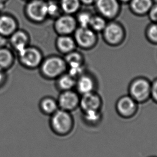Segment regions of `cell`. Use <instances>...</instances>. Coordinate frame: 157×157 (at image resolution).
I'll return each mask as SVG.
<instances>
[{"label": "cell", "mask_w": 157, "mask_h": 157, "mask_svg": "<svg viewBox=\"0 0 157 157\" xmlns=\"http://www.w3.org/2000/svg\"><path fill=\"white\" fill-rule=\"evenodd\" d=\"M74 118L71 113L59 109L51 116L50 126L55 135L65 137L70 135L74 129Z\"/></svg>", "instance_id": "cell-1"}, {"label": "cell", "mask_w": 157, "mask_h": 157, "mask_svg": "<svg viewBox=\"0 0 157 157\" xmlns=\"http://www.w3.org/2000/svg\"><path fill=\"white\" fill-rule=\"evenodd\" d=\"M151 83L146 78H137L129 87V95L138 104H143L151 99Z\"/></svg>", "instance_id": "cell-2"}, {"label": "cell", "mask_w": 157, "mask_h": 157, "mask_svg": "<svg viewBox=\"0 0 157 157\" xmlns=\"http://www.w3.org/2000/svg\"><path fill=\"white\" fill-rule=\"evenodd\" d=\"M138 105L129 95H123L118 99L115 104L116 113L121 117L130 119L137 113Z\"/></svg>", "instance_id": "cell-3"}, {"label": "cell", "mask_w": 157, "mask_h": 157, "mask_svg": "<svg viewBox=\"0 0 157 157\" xmlns=\"http://www.w3.org/2000/svg\"><path fill=\"white\" fill-rule=\"evenodd\" d=\"M80 97L72 90L63 91L57 100L59 108L71 113L78 108Z\"/></svg>", "instance_id": "cell-4"}, {"label": "cell", "mask_w": 157, "mask_h": 157, "mask_svg": "<svg viewBox=\"0 0 157 157\" xmlns=\"http://www.w3.org/2000/svg\"><path fill=\"white\" fill-rule=\"evenodd\" d=\"M103 33L105 40L111 45L120 44L124 38V31L122 27L114 22L107 24Z\"/></svg>", "instance_id": "cell-5"}, {"label": "cell", "mask_w": 157, "mask_h": 157, "mask_svg": "<svg viewBox=\"0 0 157 157\" xmlns=\"http://www.w3.org/2000/svg\"><path fill=\"white\" fill-rule=\"evenodd\" d=\"M118 0H96V6L101 15L105 18L115 17L120 11V3Z\"/></svg>", "instance_id": "cell-6"}, {"label": "cell", "mask_w": 157, "mask_h": 157, "mask_svg": "<svg viewBox=\"0 0 157 157\" xmlns=\"http://www.w3.org/2000/svg\"><path fill=\"white\" fill-rule=\"evenodd\" d=\"M102 105V98L95 92L83 94L80 97L79 107L82 112L88 110H101Z\"/></svg>", "instance_id": "cell-7"}, {"label": "cell", "mask_w": 157, "mask_h": 157, "mask_svg": "<svg viewBox=\"0 0 157 157\" xmlns=\"http://www.w3.org/2000/svg\"><path fill=\"white\" fill-rule=\"evenodd\" d=\"M78 44L83 48H90L93 46L96 40V35L94 31L88 28L78 29L75 34Z\"/></svg>", "instance_id": "cell-8"}, {"label": "cell", "mask_w": 157, "mask_h": 157, "mask_svg": "<svg viewBox=\"0 0 157 157\" xmlns=\"http://www.w3.org/2000/svg\"><path fill=\"white\" fill-rule=\"evenodd\" d=\"M65 65L61 59L51 58L44 63L43 70L47 76L51 78L58 76L63 71Z\"/></svg>", "instance_id": "cell-9"}, {"label": "cell", "mask_w": 157, "mask_h": 157, "mask_svg": "<svg viewBox=\"0 0 157 157\" xmlns=\"http://www.w3.org/2000/svg\"><path fill=\"white\" fill-rule=\"evenodd\" d=\"M28 11L31 17L36 21L43 20L48 14L46 3L38 1L31 3L29 6Z\"/></svg>", "instance_id": "cell-10"}, {"label": "cell", "mask_w": 157, "mask_h": 157, "mask_svg": "<svg viewBox=\"0 0 157 157\" xmlns=\"http://www.w3.org/2000/svg\"><path fill=\"white\" fill-rule=\"evenodd\" d=\"M129 2L132 11L138 15L148 13L153 5L152 0H131Z\"/></svg>", "instance_id": "cell-11"}, {"label": "cell", "mask_w": 157, "mask_h": 157, "mask_svg": "<svg viewBox=\"0 0 157 157\" xmlns=\"http://www.w3.org/2000/svg\"><path fill=\"white\" fill-rule=\"evenodd\" d=\"M39 109L42 113L46 116H51L59 109L57 100L51 97L42 98L39 103Z\"/></svg>", "instance_id": "cell-12"}, {"label": "cell", "mask_w": 157, "mask_h": 157, "mask_svg": "<svg viewBox=\"0 0 157 157\" xmlns=\"http://www.w3.org/2000/svg\"><path fill=\"white\" fill-rule=\"evenodd\" d=\"M20 56L22 61L26 65L31 67L37 65L41 59L39 52L33 48H25L20 53Z\"/></svg>", "instance_id": "cell-13"}, {"label": "cell", "mask_w": 157, "mask_h": 157, "mask_svg": "<svg viewBox=\"0 0 157 157\" xmlns=\"http://www.w3.org/2000/svg\"><path fill=\"white\" fill-rule=\"evenodd\" d=\"M77 89L81 95L94 92L95 85L94 80L89 76L83 75L77 82Z\"/></svg>", "instance_id": "cell-14"}, {"label": "cell", "mask_w": 157, "mask_h": 157, "mask_svg": "<svg viewBox=\"0 0 157 157\" xmlns=\"http://www.w3.org/2000/svg\"><path fill=\"white\" fill-rule=\"evenodd\" d=\"M101 110H88L82 112V119L86 124L90 127H95L99 124L102 120Z\"/></svg>", "instance_id": "cell-15"}, {"label": "cell", "mask_w": 157, "mask_h": 157, "mask_svg": "<svg viewBox=\"0 0 157 157\" xmlns=\"http://www.w3.org/2000/svg\"><path fill=\"white\" fill-rule=\"evenodd\" d=\"M56 27L60 33H68L74 30L75 21L70 16H63L57 21Z\"/></svg>", "instance_id": "cell-16"}, {"label": "cell", "mask_w": 157, "mask_h": 157, "mask_svg": "<svg viewBox=\"0 0 157 157\" xmlns=\"http://www.w3.org/2000/svg\"><path fill=\"white\" fill-rule=\"evenodd\" d=\"M15 28V24L12 18L7 16L0 17V33L7 35L11 33Z\"/></svg>", "instance_id": "cell-17"}, {"label": "cell", "mask_w": 157, "mask_h": 157, "mask_svg": "<svg viewBox=\"0 0 157 157\" xmlns=\"http://www.w3.org/2000/svg\"><path fill=\"white\" fill-rule=\"evenodd\" d=\"M11 42L20 53L22 52L25 48L26 37L24 33L21 32L16 33L11 38Z\"/></svg>", "instance_id": "cell-18"}, {"label": "cell", "mask_w": 157, "mask_h": 157, "mask_svg": "<svg viewBox=\"0 0 157 157\" xmlns=\"http://www.w3.org/2000/svg\"><path fill=\"white\" fill-rule=\"evenodd\" d=\"M105 18L102 16H92V20L90 23L92 30L95 31H103L107 25Z\"/></svg>", "instance_id": "cell-19"}, {"label": "cell", "mask_w": 157, "mask_h": 157, "mask_svg": "<svg viewBox=\"0 0 157 157\" xmlns=\"http://www.w3.org/2000/svg\"><path fill=\"white\" fill-rule=\"evenodd\" d=\"M59 86L63 91L72 90L75 85L73 78L70 75H65L61 77L59 81Z\"/></svg>", "instance_id": "cell-20"}, {"label": "cell", "mask_w": 157, "mask_h": 157, "mask_svg": "<svg viewBox=\"0 0 157 157\" xmlns=\"http://www.w3.org/2000/svg\"><path fill=\"white\" fill-rule=\"evenodd\" d=\"M59 48L63 52H69L74 48V42L71 38L63 37L59 38L58 42Z\"/></svg>", "instance_id": "cell-21"}, {"label": "cell", "mask_w": 157, "mask_h": 157, "mask_svg": "<svg viewBox=\"0 0 157 157\" xmlns=\"http://www.w3.org/2000/svg\"><path fill=\"white\" fill-rule=\"evenodd\" d=\"M78 0H63L62 7L64 11L68 13H72L78 9Z\"/></svg>", "instance_id": "cell-22"}, {"label": "cell", "mask_w": 157, "mask_h": 157, "mask_svg": "<svg viewBox=\"0 0 157 157\" xmlns=\"http://www.w3.org/2000/svg\"><path fill=\"white\" fill-rule=\"evenodd\" d=\"M11 61V54L9 51L3 49L0 50V70L7 67Z\"/></svg>", "instance_id": "cell-23"}, {"label": "cell", "mask_w": 157, "mask_h": 157, "mask_svg": "<svg viewBox=\"0 0 157 157\" xmlns=\"http://www.w3.org/2000/svg\"><path fill=\"white\" fill-rule=\"evenodd\" d=\"M147 37L152 43H157V23H153L146 31Z\"/></svg>", "instance_id": "cell-24"}, {"label": "cell", "mask_w": 157, "mask_h": 157, "mask_svg": "<svg viewBox=\"0 0 157 157\" xmlns=\"http://www.w3.org/2000/svg\"><path fill=\"white\" fill-rule=\"evenodd\" d=\"M92 16L87 13H81L78 16V22L82 28H88L90 25Z\"/></svg>", "instance_id": "cell-25"}, {"label": "cell", "mask_w": 157, "mask_h": 157, "mask_svg": "<svg viewBox=\"0 0 157 157\" xmlns=\"http://www.w3.org/2000/svg\"><path fill=\"white\" fill-rule=\"evenodd\" d=\"M66 60L71 66L81 65V57L78 54L72 53L69 55L67 57Z\"/></svg>", "instance_id": "cell-26"}, {"label": "cell", "mask_w": 157, "mask_h": 157, "mask_svg": "<svg viewBox=\"0 0 157 157\" xmlns=\"http://www.w3.org/2000/svg\"><path fill=\"white\" fill-rule=\"evenodd\" d=\"M151 99L157 104V79L151 83Z\"/></svg>", "instance_id": "cell-27"}, {"label": "cell", "mask_w": 157, "mask_h": 157, "mask_svg": "<svg viewBox=\"0 0 157 157\" xmlns=\"http://www.w3.org/2000/svg\"><path fill=\"white\" fill-rule=\"evenodd\" d=\"M82 72V67L81 65L71 66L70 71V75L73 78L78 76Z\"/></svg>", "instance_id": "cell-28"}, {"label": "cell", "mask_w": 157, "mask_h": 157, "mask_svg": "<svg viewBox=\"0 0 157 157\" xmlns=\"http://www.w3.org/2000/svg\"><path fill=\"white\" fill-rule=\"evenodd\" d=\"M148 13L151 21L157 23V5H153Z\"/></svg>", "instance_id": "cell-29"}, {"label": "cell", "mask_w": 157, "mask_h": 157, "mask_svg": "<svg viewBox=\"0 0 157 157\" xmlns=\"http://www.w3.org/2000/svg\"><path fill=\"white\" fill-rule=\"evenodd\" d=\"M46 9H47V13L50 15H53L56 13L58 8L57 5L53 3H49L48 4H46Z\"/></svg>", "instance_id": "cell-30"}, {"label": "cell", "mask_w": 157, "mask_h": 157, "mask_svg": "<svg viewBox=\"0 0 157 157\" xmlns=\"http://www.w3.org/2000/svg\"><path fill=\"white\" fill-rule=\"evenodd\" d=\"M6 43V39L3 37L0 36V47L3 46Z\"/></svg>", "instance_id": "cell-31"}, {"label": "cell", "mask_w": 157, "mask_h": 157, "mask_svg": "<svg viewBox=\"0 0 157 157\" xmlns=\"http://www.w3.org/2000/svg\"><path fill=\"white\" fill-rule=\"evenodd\" d=\"M81 1L86 4H92L96 1V0H81Z\"/></svg>", "instance_id": "cell-32"}, {"label": "cell", "mask_w": 157, "mask_h": 157, "mask_svg": "<svg viewBox=\"0 0 157 157\" xmlns=\"http://www.w3.org/2000/svg\"><path fill=\"white\" fill-rule=\"evenodd\" d=\"M119 2H121L127 3L129 2L131 0H118Z\"/></svg>", "instance_id": "cell-33"}, {"label": "cell", "mask_w": 157, "mask_h": 157, "mask_svg": "<svg viewBox=\"0 0 157 157\" xmlns=\"http://www.w3.org/2000/svg\"><path fill=\"white\" fill-rule=\"evenodd\" d=\"M3 76L2 74H1V73H0V82L2 81V80Z\"/></svg>", "instance_id": "cell-34"}, {"label": "cell", "mask_w": 157, "mask_h": 157, "mask_svg": "<svg viewBox=\"0 0 157 157\" xmlns=\"http://www.w3.org/2000/svg\"><path fill=\"white\" fill-rule=\"evenodd\" d=\"M156 157V156H151V157Z\"/></svg>", "instance_id": "cell-35"}, {"label": "cell", "mask_w": 157, "mask_h": 157, "mask_svg": "<svg viewBox=\"0 0 157 157\" xmlns=\"http://www.w3.org/2000/svg\"><path fill=\"white\" fill-rule=\"evenodd\" d=\"M3 0H0V2H1V1H3Z\"/></svg>", "instance_id": "cell-36"}]
</instances>
